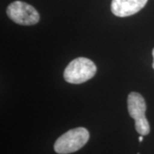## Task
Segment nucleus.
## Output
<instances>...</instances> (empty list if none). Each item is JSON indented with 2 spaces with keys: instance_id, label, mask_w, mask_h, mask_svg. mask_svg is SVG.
<instances>
[{
  "instance_id": "obj_1",
  "label": "nucleus",
  "mask_w": 154,
  "mask_h": 154,
  "mask_svg": "<svg viewBox=\"0 0 154 154\" xmlns=\"http://www.w3.org/2000/svg\"><path fill=\"white\" fill-rule=\"evenodd\" d=\"M97 72V67L93 61L86 57H77L71 61L63 72L67 82L81 84L92 79Z\"/></svg>"
},
{
  "instance_id": "obj_2",
  "label": "nucleus",
  "mask_w": 154,
  "mask_h": 154,
  "mask_svg": "<svg viewBox=\"0 0 154 154\" xmlns=\"http://www.w3.org/2000/svg\"><path fill=\"white\" fill-rule=\"evenodd\" d=\"M89 140V132L85 128H76L69 130L56 140L54 150L58 154L75 152L83 147Z\"/></svg>"
},
{
  "instance_id": "obj_3",
  "label": "nucleus",
  "mask_w": 154,
  "mask_h": 154,
  "mask_svg": "<svg viewBox=\"0 0 154 154\" xmlns=\"http://www.w3.org/2000/svg\"><path fill=\"white\" fill-rule=\"evenodd\" d=\"M128 110L130 116L135 122V129L140 135H147L150 125L146 117V104L141 94L132 92L128 97Z\"/></svg>"
},
{
  "instance_id": "obj_4",
  "label": "nucleus",
  "mask_w": 154,
  "mask_h": 154,
  "mask_svg": "<svg viewBox=\"0 0 154 154\" xmlns=\"http://www.w3.org/2000/svg\"><path fill=\"white\" fill-rule=\"evenodd\" d=\"M7 16L14 22L24 26L38 23L39 14L33 6L22 1H15L7 8Z\"/></svg>"
},
{
  "instance_id": "obj_5",
  "label": "nucleus",
  "mask_w": 154,
  "mask_h": 154,
  "mask_svg": "<svg viewBox=\"0 0 154 154\" xmlns=\"http://www.w3.org/2000/svg\"><path fill=\"white\" fill-rule=\"evenodd\" d=\"M148 0H112L111 12L118 17L133 16L141 11Z\"/></svg>"
},
{
  "instance_id": "obj_6",
  "label": "nucleus",
  "mask_w": 154,
  "mask_h": 154,
  "mask_svg": "<svg viewBox=\"0 0 154 154\" xmlns=\"http://www.w3.org/2000/svg\"><path fill=\"white\" fill-rule=\"evenodd\" d=\"M139 140H140V142H141V141L143 140V135H140V136L139 137Z\"/></svg>"
},
{
  "instance_id": "obj_7",
  "label": "nucleus",
  "mask_w": 154,
  "mask_h": 154,
  "mask_svg": "<svg viewBox=\"0 0 154 154\" xmlns=\"http://www.w3.org/2000/svg\"><path fill=\"white\" fill-rule=\"evenodd\" d=\"M152 57H153V63H152V68L154 69V48L152 50Z\"/></svg>"
}]
</instances>
